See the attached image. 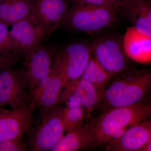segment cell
I'll list each match as a JSON object with an SVG mask.
<instances>
[{
  "label": "cell",
  "instance_id": "cell-1",
  "mask_svg": "<svg viewBox=\"0 0 151 151\" xmlns=\"http://www.w3.org/2000/svg\"><path fill=\"white\" fill-rule=\"evenodd\" d=\"M151 114L150 104L146 100L103 112L92 123L94 131L92 149L106 146L120 137L131 127L150 118Z\"/></svg>",
  "mask_w": 151,
  "mask_h": 151
},
{
  "label": "cell",
  "instance_id": "cell-2",
  "mask_svg": "<svg viewBox=\"0 0 151 151\" xmlns=\"http://www.w3.org/2000/svg\"><path fill=\"white\" fill-rule=\"evenodd\" d=\"M116 76L103 90L100 102L103 103L105 108L103 113L145 101L150 89V69L126 70Z\"/></svg>",
  "mask_w": 151,
  "mask_h": 151
},
{
  "label": "cell",
  "instance_id": "cell-3",
  "mask_svg": "<svg viewBox=\"0 0 151 151\" xmlns=\"http://www.w3.org/2000/svg\"><path fill=\"white\" fill-rule=\"evenodd\" d=\"M119 12V9L111 7L72 4L62 23L74 31L94 34L112 27Z\"/></svg>",
  "mask_w": 151,
  "mask_h": 151
},
{
  "label": "cell",
  "instance_id": "cell-4",
  "mask_svg": "<svg viewBox=\"0 0 151 151\" xmlns=\"http://www.w3.org/2000/svg\"><path fill=\"white\" fill-rule=\"evenodd\" d=\"M59 105L40 111L35 126L31 125L28 132L29 150L32 151L51 150L64 136V107Z\"/></svg>",
  "mask_w": 151,
  "mask_h": 151
},
{
  "label": "cell",
  "instance_id": "cell-5",
  "mask_svg": "<svg viewBox=\"0 0 151 151\" xmlns=\"http://www.w3.org/2000/svg\"><path fill=\"white\" fill-rule=\"evenodd\" d=\"M92 54L112 78L127 70L128 57L124 51L123 37L108 34L94 39Z\"/></svg>",
  "mask_w": 151,
  "mask_h": 151
},
{
  "label": "cell",
  "instance_id": "cell-6",
  "mask_svg": "<svg viewBox=\"0 0 151 151\" xmlns=\"http://www.w3.org/2000/svg\"><path fill=\"white\" fill-rule=\"evenodd\" d=\"M91 54V45L82 42L70 44L55 53L54 65L62 74L65 86L81 76Z\"/></svg>",
  "mask_w": 151,
  "mask_h": 151
},
{
  "label": "cell",
  "instance_id": "cell-7",
  "mask_svg": "<svg viewBox=\"0 0 151 151\" xmlns=\"http://www.w3.org/2000/svg\"><path fill=\"white\" fill-rule=\"evenodd\" d=\"M55 53L52 47L41 46L24 56V68L19 73L26 83L29 94L50 73Z\"/></svg>",
  "mask_w": 151,
  "mask_h": 151
},
{
  "label": "cell",
  "instance_id": "cell-8",
  "mask_svg": "<svg viewBox=\"0 0 151 151\" xmlns=\"http://www.w3.org/2000/svg\"><path fill=\"white\" fill-rule=\"evenodd\" d=\"M26 83L20 74L9 67L0 69V107L9 105L12 109L29 107Z\"/></svg>",
  "mask_w": 151,
  "mask_h": 151
},
{
  "label": "cell",
  "instance_id": "cell-9",
  "mask_svg": "<svg viewBox=\"0 0 151 151\" xmlns=\"http://www.w3.org/2000/svg\"><path fill=\"white\" fill-rule=\"evenodd\" d=\"M65 86L59 69L53 64L50 73L29 93L31 107L35 111L53 108L59 105L60 97Z\"/></svg>",
  "mask_w": 151,
  "mask_h": 151
},
{
  "label": "cell",
  "instance_id": "cell-10",
  "mask_svg": "<svg viewBox=\"0 0 151 151\" xmlns=\"http://www.w3.org/2000/svg\"><path fill=\"white\" fill-rule=\"evenodd\" d=\"M68 7L67 0H34L29 19L51 35L62 23Z\"/></svg>",
  "mask_w": 151,
  "mask_h": 151
},
{
  "label": "cell",
  "instance_id": "cell-11",
  "mask_svg": "<svg viewBox=\"0 0 151 151\" xmlns=\"http://www.w3.org/2000/svg\"><path fill=\"white\" fill-rule=\"evenodd\" d=\"M34 111L30 107L11 110L0 107V142L23 138L32 124Z\"/></svg>",
  "mask_w": 151,
  "mask_h": 151
},
{
  "label": "cell",
  "instance_id": "cell-12",
  "mask_svg": "<svg viewBox=\"0 0 151 151\" xmlns=\"http://www.w3.org/2000/svg\"><path fill=\"white\" fill-rule=\"evenodd\" d=\"M12 39L16 45L20 55L24 56L42 43L49 33L36 25L29 18L20 21L11 26L9 30Z\"/></svg>",
  "mask_w": 151,
  "mask_h": 151
},
{
  "label": "cell",
  "instance_id": "cell-13",
  "mask_svg": "<svg viewBox=\"0 0 151 151\" xmlns=\"http://www.w3.org/2000/svg\"><path fill=\"white\" fill-rule=\"evenodd\" d=\"M103 90L78 78L68 82L64 86L60 94L59 104L65 101L70 95H74L87 112V117L89 118L92 110L100 104Z\"/></svg>",
  "mask_w": 151,
  "mask_h": 151
},
{
  "label": "cell",
  "instance_id": "cell-14",
  "mask_svg": "<svg viewBox=\"0 0 151 151\" xmlns=\"http://www.w3.org/2000/svg\"><path fill=\"white\" fill-rule=\"evenodd\" d=\"M151 139V122L145 120L127 130L120 137L111 141L106 150L138 151Z\"/></svg>",
  "mask_w": 151,
  "mask_h": 151
},
{
  "label": "cell",
  "instance_id": "cell-15",
  "mask_svg": "<svg viewBox=\"0 0 151 151\" xmlns=\"http://www.w3.org/2000/svg\"><path fill=\"white\" fill-rule=\"evenodd\" d=\"M123 42L128 58L139 63H151V36L139 31L133 26L127 27Z\"/></svg>",
  "mask_w": 151,
  "mask_h": 151
},
{
  "label": "cell",
  "instance_id": "cell-16",
  "mask_svg": "<svg viewBox=\"0 0 151 151\" xmlns=\"http://www.w3.org/2000/svg\"><path fill=\"white\" fill-rule=\"evenodd\" d=\"M119 11L138 30L151 37V0H122Z\"/></svg>",
  "mask_w": 151,
  "mask_h": 151
},
{
  "label": "cell",
  "instance_id": "cell-17",
  "mask_svg": "<svg viewBox=\"0 0 151 151\" xmlns=\"http://www.w3.org/2000/svg\"><path fill=\"white\" fill-rule=\"evenodd\" d=\"M94 141V131L92 123L66 133L51 151H77L92 149Z\"/></svg>",
  "mask_w": 151,
  "mask_h": 151
},
{
  "label": "cell",
  "instance_id": "cell-18",
  "mask_svg": "<svg viewBox=\"0 0 151 151\" xmlns=\"http://www.w3.org/2000/svg\"><path fill=\"white\" fill-rule=\"evenodd\" d=\"M34 0H4L0 5V22L8 26L29 18Z\"/></svg>",
  "mask_w": 151,
  "mask_h": 151
},
{
  "label": "cell",
  "instance_id": "cell-19",
  "mask_svg": "<svg viewBox=\"0 0 151 151\" xmlns=\"http://www.w3.org/2000/svg\"><path fill=\"white\" fill-rule=\"evenodd\" d=\"M79 78L103 90L112 77L92 54Z\"/></svg>",
  "mask_w": 151,
  "mask_h": 151
},
{
  "label": "cell",
  "instance_id": "cell-20",
  "mask_svg": "<svg viewBox=\"0 0 151 151\" xmlns=\"http://www.w3.org/2000/svg\"><path fill=\"white\" fill-rule=\"evenodd\" d=\"M85 119V111L81 106L65 107L63 115L65 133L82 127Z\"/></svg>",
  "mask_w": 151,
  "mask_h": 151
},
{
  "label": "cell",
  "instance_id": "cell-21",
  "mask_svg": "<svg viewBox=\"0 0 151 151\" xmlns=\"http://www.w3.org/2000/svg\"><path fill=\"white\" fill-rule=\"evenodd\" d=\"M9 54L19 56L16 45L11 37L8 26L0 22V54Z\"/></svg>",
  "mask_w": 151,
  "mask_h": 151
},
{
  "label": "cell",
  "instance_id": "cell-22",
  "mask_svg": "<svg viewBox=\"0 0 151 151\" xmlns=\"http://www.w3.org/2000/svg\"><path fill=\"white\" fill-rule=\"evenodd\" d=\"M29 150L27 143L22 138L0 142V151H25Z\"/></svg>",
  "mask_w": 151,
  "mask_h": 151
},
{
  "label": "cell",
  "instance_id": "cell-23",
  "mask_svg": "<svg viewBox=\"0 0 151 151\" xmlns=\"http://www.w3.org/2000/svg\"><path fill=\"white\" fill-rule=\"evenodd\" d=\"M72 4L111 7L119 9L122 5V0H71Z\"/></svg>",
  "mask_w": 151,
  "mask_h": 151
},
{
  "label": "cell",
  "instance_id": "cell-24",
  "mask_svg": "<svg viewBox=\"0 0 151 151\" xmlns=\"http://www.w3.org/2000/svg\"><path fill=\"white\" fill-rule=\"evenodd\" d=\"M19 56L15 54H0V69L10 67L18 62Z\"/></svg>",
  "mask_w": 151,
  "mask_h": 151
},
{
  "label": "cell",
  "instance_id": "cell-25",
  "mask_svg": "<svg viewBox=\"0 0 151 151\" xmlns=\"http://www.w3.org/2000/svg\"><path fill=\"white\" fill-rule=\"evenodd\" d=\"M151 151V139L149 140L146 144L141 147L138 151Z\"/></svg>",
  "mask_w": 151,
  "mask_h": 151
},
{
  "label": "cell",
  "instance_id": "cell-26",
  "mask_svg": "<svg viewBox=\"0 0 151 151\" xmlns=\"http://www.w3.org/2000/svg\"><path fill=\"white\" fill-rule=\"evenodd\" d=\"M3 1H4V0H0V5L1 4V3H2Z\"/></svg>",
  "mask_w": 151,
  "mask_h": 151
}]
</instances>
